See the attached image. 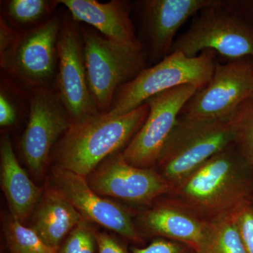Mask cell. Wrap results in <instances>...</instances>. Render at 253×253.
I'll return each mask as SVG.
<instances>
[{
    "label": "cell",
    "mask_w": 253,
    "mask_h": 253,
    "mask_svg": "<svg viewBox=\"0 0 253 253\" xmlns=\"http://www.w3.org/2000/svg\"><path fill=\"white\" fill-rule=\"evenodd\" d=\"M232 144L228 118L204 119L181 113L158 160V172L175 185Z\"/></svg>",
    "instance_id": "4"
},
{
    "label": "cell",
    "mask_w": 253,
    "mask_h": 253,
    "mask_svg": "<svg viewBox=\"0 0 253 253\" xmlns=\"http://www.w3.org/2000/svg\"><path fill=\"white\" fill-rule=\"evenodd\" d=\"M193 250L181 243L166 239H155L144 248H134L132 253H191Z\"/></svg>",
    "instance_id": "25"
},
{
    "label": "cell",
    "mask_w": 253,
    "mask_h": 253,
    "mask_svg": "<svg viewBox=\"0 0 253 253\" xmlns=\"http://www.w3.org/2000/svg\"><path fill=\"white\" fill-rule=\"evenodd\" d=\"M1 184L9 205L10 214L21 223L27 220L43 194L20 166L9 135L1 138L0 144Z\"/></svg>",
    "instance_id": "17"
},
{
    "label": "cell",
    "mask_w": 253,
    "mask_h": 253,
    "mask_svg": "<svg viewBox=\"0 0 253 253\" xmlns=\"http://www.w3.org/2000/svg\"><path fill=\"white\" fill-rule=\"evenodd\" d=\"M246 253H253V206L247 201L232 212Z\"/></svg>",
    "instance_id": "24"
},
{
    "label": "cell",
    "mask_w": 253,
    "mask_h": 253,
    "mask_svg": "<svg viewBox=\"0 0 253 253\" xmlns=\"http://www.w3.org/2000/svg\"><path fill=\"white\" fill-rule=\"evenodd\" d=\"M71 125L57 92L48 86L32 89L29 118L21 146L26 164L35 175H42L53 146Z\"/></svg>",
    "instance_id": "10"
},
{
    "label": "cell",
    "mask_w": 253,
    "mask_h": 253,
    "mask_svg": "<svg viewBox=\"0 0 253 253\" xmlns=\"http://www.w3.org/2000/svg\"><path fill=\"white\" fill-rule=\"evenodd\" d=\"M3 230L9 253H57L59 249L48 246L31 227L11 214Z\"/></svg>",
    "instance_id": "20"
},
{
    "label": "cell",
    "mask_w": 253,
    "mask_h": 253,
    "mask_svg": "<svg viewBox=\"0 0 253 253\" xmlns=\"http://www.w3.org/2000/svg\"><path fill=\"white\" fill-rule=\"evenodd\" d=\"M149 113L146 102L116 118L100 113L71 125L55 147L56 167L86 177L120 149L127 146Z\"/></svg>",
    "instance_id": "2"
},
{
    "label": "cell",
    "mask_w": 253,
    "mask_h": 253,
    "mask_svg": "<svg viewBox=\"0 0 253 253\" xmlns=\"http://www.w3.org/2000/svg\"><path fill=\"white\" fill-rule=\"evenodd\" d=\"M96 231L84 219L68 234L57 253H96Z\"/></svg>",
    "instance_id": "23"
},
{
    "label": "cell",
    "mask_w": 253,
    "mask_h": 253,
    "mask_svg": "<svg viewBox=\"0 0 253 253\" xmlns=\"http://www.w3.org/2000/svg\"><path fill=\"white\" fill-rule=\"evenodd\" d=\"M196 253H246L232 213L209 220L207 232Z\"/></svg>",
    "instance_id": "19"
},
{
    "label": "cell",
    "mask_w": 253,
    "mask_h": 253,
    "mask_svg": "<svg viewBox=\"0 0 253 253\" xmlns=\"http://www.w3.org/2000/svg\"><path fill=\"white\" fill-rule=\"evenodd\" d=\"M61 24V18L53 16L31 29L18 32L9 47L0 53L1 69L33 89L48 86L57 65Z\"/></svg>",
    "instance_id": "7"
},
{
    "label": "cell",
    "mask_w": 253,
    "mask_h": 253,
    "mask_svg": "<svg viewBox=\"0 0 253 253\" xmlns=\"http://www.w3.org/2000/svg\"><path fill=\"white\" fill-rule=\"evenodd\" d=\"M52 180L54 187L85 220L96 223L134 242H141L139 228L130 212L117 203L95 192L86 177L55 166Z\"/></svg>",
    "instance_id": "13"
},
{
    "label": "cell",
    "mask_w": 253,
    "mask_h": 253,
    "mask_svg": "<svg viewBox=\"0 0 253 253\" xmlns=\"http://www.w3.org/2000/svg\"><path fill=\"white\" fill-rule=\"evenodd\" d=\"M98 253H128L116 238L106 232L96 231Z\"/></svg>",
    "instance_id": "26"
},
{
    "label": "cell",
    "mask_w": 253,
    "mask_h": 253,
    "mask_svg": "<svg viewBox=\"0 0 253 253\" xmlns=\"http://www.w3.org/2000/svg\"><path fill=\"white\" fill-rule=\"evenodd\" d=\"M84 219L54 186L43 192L35 210L31 228L48 246L59 249L65 238Z\"/></svg>",
    "instance_id": "18"
},
{
    "label": "cell",
    "mask_w": 253,
    "mask_h": 253,
    "mask_svg": "<svg viewBox=\"0 0 253 253\" xmlns=\"http://www.w3.org/2000/svg\"><path fill=\"white\" fill-rule=\"evenodd\" d=\"M95 192L138 205H149L169 194L172 186L154 168H143L126 162L122 154L101 163L86 177Z\"/></svg>",
    "instance_id": "12"
},
{
    "label": "cell",
    "mask_w": 253,
    "mask_h": 253,
    "mask_svg": "<svg viewBox=\"0 0 253 253\" xmlns=\"http://www.w3.org/2000/svg\"><path fill=\"white\" fill-rule=\"evenodd\" d=\"M234 144L249 165H253V96L228 118Z\"/></svg>",
    "instance_id": "21"
},
{
    "label": "cell",
    "mask_w": 253,
    "mask_h": 253,
    "mask_svg": "<svg viewBox=\"0 0 253 253\" xmlns=\"http://www.w3.org/2000/svg\"><path fill=\"white\" fill-rule=\"evenodd\" d=\"M215 0H145L141 1L143 27L152 59L170 54L174 37L191 16Z\"/></svg>",
    "instance_id": "14"
},
{
    "label": "cell",
    "mask_w": 253,
    "mask_h": 253,
    "mask_svg": "<svg viewBox=\"0 0 253 253\" xmlns=\"http://www.w3.org/2000/svg\"><path fill=\"white\" fill-rule=\"evenodd\" d=\"M215 51L205 50L194 57L181 52L168 54L157 64L146 68L119 88L109 112L111 118L131 112L151 96L184 84L204 87L215 67Z\"/></svg>",
    "instance_id": "3"
},
{
    "label": "cell",
    "mask_w": 253,
    "mask_h": 253,
    "mask_svg": "<svg viewBox=\"0 0 253 253\" xmlns=\"http://www.w3.org/2000/svg\"><path fill=\"white\" fill-rule=\"evenodd\" d=\"M57 53L56 92L67 111L71 125L99 114L88 84L81 31L76 21L68 16L62 19Z\"/></svg>",
    "instance_id": "9"
},
{
    "label": "cell",
    "mask_w": 253,
    "mask_h": 253,
    "mask_svg": "<svg viewBox=\"0 0 253 253\" xmlns=\"http://www.w3.org/2000/svg\"><path fill=\"white\" fill-rule=\"evenodd\" d=\"M5 12L11 21L21 26H35L49 19L59 1L9 0L5 1Z\"/></svg>",
    "instance_id": "22"
},
{
    "label": "cell",
    "mask_w": 253,
    "mask_h": 253,
    "mask_svg": "<svg viewBox=\"0 0 253 253\" xmlns=\"http://www.w3.org/2000/svg\"><path fill=\"white\" fill-rule=\"evenodd\" d=\"M16 111L14 104L6 96L2 89L0 94V126L8 127L14 124L16 121Z\"/></svg>",
    "instance_id": "27"
},
{
    "label": "cell",
    "mask_w": 253,
    "mask_h": 253,
    "mask_svg": "<svg viewBox=\"0 0 253 253\" xmlns=\"http://www.w3.org/2000/svg\"><path fill=\"white\" fill-rule=\"evenodd\" d=\"M248 164L232 144L172 186L168 195L208 221L231 214L246 201Z\"/></svg>",
    "instance_id": "1"
},
{
    "label": "cell",
    "mask_w": 253,
    "mask_h": 253,
    "mask_svg": "<svg viewBox=\"0 0 253 253\" xmlns=\"http://www.w3.org/2000/svg\"><path fill=\"white\" fill-rule=\"evenodd\" d=\"M139 227L151 236L185 244L196 253L209 221L172 199L158 202L138 217Z\"/></svg>",
    "instance_id": "15"
},
{
    "label": "cell",
    "mask_w": 253,
    "mask_h": 253,
    "mask_svg": "<svg viewBox=\"0 0 253 253\" xmlns=\"http://www.w3.org/2000/svg\"><path fill=\"white\" fill-rule=\"evenodd\" d=\"M86 77L99 112H109L119 88L146 68L143 48L118 44L99 32L81 28Z\"/></svg>",
    "instance_id": "5"
},
{
    "label": "cell",
    "mask_w": 253,
    "mask_h": 253,
    "mask_svg": "<svg viewBox=\"0 0 253 253\" xmlns=\"http://www.w3.org/2000/svg\"><path fill=\"white\" fill-rule=\"evenodd\" d=\"M205 50L231 61L253 57V29L226 1L215 0L201 10L189 29L174 41L170 53L194 57Z\"/></svg>",
    "instance_id": "6"
},
{
    "label": "cell",
    "mask_w": 253,
    "mask_h": 253,
    "mask_svg": "<svg viewBox=\"0 0 253 253\" xmlns=\"http://www.w3.org/2000/svg\"><path fill=\"white\" fill-rule=\"evenodd\" d=\"M253 96V65L243 59L216 62L211 81L193 95L181 114L204 119H226Z\"/></svg>",
    "instance_id": "11"
},
{
    "label": "cell",
    "mask_w": 253,
    "mask_h": 253,
    "mask_svg": "<svg viewBox=\"0 0 253 253\" xmlns=\"http://www.w3.org/2000/svg\"><path fill=\"white\" fill-rule=\"evenodd\" d=\"M198 89L199 87L193 84H184L146 100L149 115L123 151L126 162L143 168H154L157 165L181 111Z\"/></svg>",
    "instance_id": "8"
},
{
    "label": "cell",
    "mask_w": 253,
    "mask_h": 253,
    "mask_svg": "<svg viewBox=\"0 0 253 253\" xmlns=\"http://www.w3.org/2000/svg\"><path fill=\"white\" fill-rule=\"evenodd\" d=\"M18 31L10 27L4 19L0 21V53H2L9 47L14 41Z\"/></svg>",
    "instance_id": "28"
},
{
    "label": "cell",
    "mask_w": 253,
    "mask_h": 253,
    "mask_svg": "<svg viewBox=\"0 0 253 253\" xmlns=\"http://www.w3.org/2000/svg\"><path fill=\"white\" fill-rule=\"evenodd\" d=\"M59 4L66 6L75 21L90 25L110 41L142 48L134 34L126 1L113 0L100 3L95 0H61Z\"/></svg>",
    "instance_id": "16"
}]
</instances>
